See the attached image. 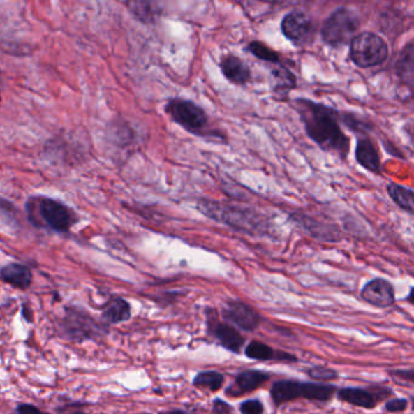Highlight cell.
<instances>
[{"label": "cell", "mask_w": 414, "mask_h": 414, "mask_svg": "<svg viewBox=\"0 0 414 414\" xmlns=\"http://www.w3.org/2000/svg\"><path fill=\"white\" fill-rule=\"evenodd\" d=\"M293 106L303 121L307 136L320 149L340 158L348 157L350 140L340 128L339 112L307 98H297Z\"/></svg>", "instance_id": "cell-1"}, {"label": "cell", "mask_w": 414, "mask_h": 414, "mask_svg": "<svg viewBox=\"0 0 414 414\" xmlns=\"http://www.w3.org/2000/svg\"><path fill=\"white\" fill-rule=\"evenodd\" d=\"M28 218L36 226L47 228L55 232L66 233L78 223L75 210L62 202L44 195L29 198L26 205Z\"/></svg>", "instance_id": "cell-2"}, {"label": "cell", "mask_w": 414, "mask_h": 414, "mask_svg": "<svg viewBox=\"0 0 414 414\" xmlns=\"http://www.w3.org/2000/svg\"><path fill=\"white\" fill-rule=\"evenodd\" d=\"M198 209L210 219L225 223L243 232H261L266 228L260 216L249 209L205 200L198 203Z\"/></svg>", "instance_id": "cell-3"}, {"label": "cell", "mask_w": 414, "mask_h": 414, "mask_svg": "<svg viewBox=\"0 0 414 414\" xmlns=\"http://www.w3.org/2000/svg\"><path fill=\"white\" fill-rule=\"evenodd\" d=\"M108 325L95 320L83 309L68 306L65 309V315L59 322V328L62 337L73 343H83L87 340H95L108 334Z\"/></svg>", "instance_id": "cell-4"}, {"label": "cell", "mask_w": 414, "mask_h": 414, "mask_svg": "<svg viewBox=\"0 0 414 414\" xmlns=\"http://www.w3.org/2000/svg\"><path fill=\"white\" fill-rule=\"evenodd\" d=\"M337 391L334 385L303 383L297 380H281L271 387V397L276 406L283 405L297 399L312 401H327L333 397Z\"/></svg>", "instance_id": "cell-5"}, {"label": "cell", "mask_w": 414, "mask_h": 414, "mask_svg": "<svg viewBox=\"0 0 414 414\" xmlns=\"http://www.w3.org/2000/svg\"><path fill=\"white\" fill-rule=\"evenodd\" d=\"M387 43L376 33H360L350 42V59L361 68L380 66L387 61Z\"/></svg>", "instance_id": "cell-6"}, {"label": "cell", "mask_w": 414, "mask_h": 414, "mask_svg": "<svg viewBox=\"0 0 414 414\" xmlns=\"http://www.w3.org/2000/svg\"><path fill=\"white\" fill-rule=\"evenodd\" d=\"M361 26L360 17L353 10L339 8L334 10L322 26L323 42L337 47L351 42Z\"/></svg>", "instance_id": "cell-7"}, {"label": "cell", "mask_w": 414, "mask_h": 414, "mask_svg": "<svg viewBox=\"0 0 414 414\" xmlns=\"http://www.w3.org/2000/svg\"><path fill=\"white\" fill-rule=\"evenodd\" d=\"M165 111L172 121L195 135H202L208 126V117L193 101L175 98L169 100Z\"/></svg>", "instance_id": "cell-8"}, {"label": "cell", "mask_w": 414, "mask_h": 414, "mask_svg": "<svg viewBox=\"0 0 414 414\" xmlns=\"http://www.w3.org/2000/svg\"><path fill=\"white\" fill-rule=\"evenodd\" d=\"M282 33L294 45H304L311 39L313 24L311 19L303 11L293 10L284 16L281 24Z\"/></svg>", "instance_id": "cell-9"}, {"label": "cell", "mask_w": 414, "mask_h": 414, "mask_svg": "<svg viewBox=\"0 0 414 414\" xmlns=\"http://www.w3.org/2000/svg\"><path fill=\"white\" fill-rule=\"evenodd\" d=\"M392 394V390L385 387H371L369 389L344 387L339 390L338 396L340 400L350 405L362 408H374L380 401L385 400Z\"/></svg>", "instance_id": "cell-10"}, {"label": "cell", "mask_w": 414, "mask_h": 414, "mask_svg": "<svg viewBox=\"0 0 414 414\" xmlns=\"http://www.w3.org/2000/svg\"><path fill=\"white\" fill-rule=\"evenodd\" d=\"M223 317L230 326L242 331H256L260 325V315L251 305L242 302H228L223 309Z\"/></svg>", "instance_id": "cell-11"}, {"label": "cell", "mask_w": 414, "mask_h": 414, "mask_svg": "<svg viewBox=\"0 0 414 414\" xmlns=\"http://www.w3.org/2000/svg\"><path fill=\"white\" fill-rule=\"evenodd\" d=\"M361 297L366 303L380 309L390 307L395 304V290L387 279H374L369 281L363 287Z\"/></svg>", "instance_id": "cell-12"}, {"label": "cell", "mask_w": 414, "mask_h": 414, "mask_svg": "<svg viewBox=\"0 0 414 414\" xmlns=\"http://www.w3.org/2000/svg\"><path fill=\"white\" fill-rule=\"evenodd\" d=\"M270 379V374L261 371H246V372L239 373L235 383L231 387L226 390V395L228 396H242L251 391L256 390L260 387L264 383Z\"/></svg>", "instance_id": "cell-13"}, {"label": "cell", "mask_w": 414, "mask_h": 414, "mask_svg": "<svg viewBox=\"0 0 414 414\" xmlns=\"http://www.w3.org/2000/svg\"><path fill=\"white\" fill-rule=\"evenodd\" d=\"M220 68L225 78L230 80L231 83L242 85L251 80V68L244 64V61L241 57L233 54L223 56V59L220 61Z\"/></svg>", "instance_id": "cell-14"}, {"label": "cell", "mask_w": 414, "mask_h": 414, "mask_svg": "<svg viewBox=\"0 0 414 414\" xmlns=\"http://www.w3.org/2000/svg\"><path fill=\"white\" fill-rule=\"evenodd\" d=\"M0 279L21 290H27L33 281L32 270L19 263H11L0 269Z\"/></svg>", "instance_id": "cell-15"}, {"label": "cell", "mask_w": 414, "mask_h": 414, "mask_svg": "<svg viewBox=\"0 0 414 414\" xmlns=\"http://www.w3.org/2000/svg\"><path fill=\"white\" fill-rule=\"evenodd\" d=\"M244 354L248 359L258 361H281V362H295L297 357L293 355L272 349L269 345L259 340H253L246 346Z\"/></svg>", "instance_id": "cell-16"}, {"label": "cell", "mask_w": 414, "mask_h": 414, "mask_svg": "<svg viewBox=\"0 0 414 414\" xmlns=\"http://www.w3.org/2000/svg\"><path fill=\"white\" fill-rule=\"evenodd\" d=\"M212 334L219 341L220 345L233 354H239L244 346L246 339L235 327L226 323L212 325Z\"/></svg>", "instance_id": "cell-17"}, {"label": "cell", "mask_w": 414, "mask_h": 414, "mask_svg": "<svg viewBox=\"0 0 414 414\" xmlns=\"http://www.w3.org/2000/svg\"><path fill=\"white\" fill-rule=\"evenodd\" d=\"M355 157L360 165L369 172H380V158L372 140L366 136H360L355 149Z\"/></svg>", "instance_id": "cell-18"}, {"label": "cell", "mask_w": 414, "mask_h": 414, "mask_svg": "<svg viewBox=\"0 0 414 414\" xmlns=\"http://www.w3.org/2000/svg\"><path fill=\"white\" fill-rule=\"evenodd\" d=\"M103 320L108 325H119L131 317V304L121 297H113L101 306Z\"/></svg>", "instance_id": "cell-19"}, {"label": "cell", "mask_w": 414, "mask_h": 414, "mask_svg": "<svg viewBox=\"0 0 414 414\" xmlns=\"http://www.w3.org/2000/svg\"><path fill=\"white\" fill-rule=\"evenodd\" d=\"M126 5L131 14L134 15V17L144 24H154L161 15V8L157 3L129 1Z\"/></svg>", "instance_id": "cell-20"}, {"label": "cell", "mask_w": 414, "mask_h": 414, "mask_svg": "<svg viewBox=\"0 0 414 414\" xmlns=\"http://www.w3.org/2000/svg\"><path fill=\"white\" fill-rule=\"evenodd\" d=\"M387 193L395 205H399L401 209L406 210L407 213H414V193L411 188L401 186L397 184H390L387 186Z\"/></svg>", "instance_id": "cell-21"}, {"label": "cell", "mask_w": 414, "mask_h": 414, "mask_svg": "<svg viewBox=\"0 0 414 414\" xmlns=\"http://www.w3.org/2000/svg\"><path fill=\"white\" fill-rule=\"evenodd\" d=\"M397 75L404 83L412 89L413 83V45L410 43L401 54L397 62Z\"/></svg>", "instance_id": "cell-22"}, {"label": "cell", "mask_w": 414, "mask_h": 414, "mask_svg": "<svg viewBox=\"0 0 414 414\" xmlns=\"http://www.w3.org/2000/svg\"><path fill=\"white\" fill-rule=\"evenodd\" d=\"M271 75H272V82H274V89L279 93L281 91L287 93L289 90H293L297 85L295 75L284 66L279 65L277 68L272 71Z\"/></svg>", "instance_id": "cell-23"}, {"label": "cell", "mask_w": 414, "mask_h": 414, "mask_svg": "<svg viewBox=\"0 0 414 414\" xmlns=\"http://www.w3.org/2000/svg\"><path fill=\"white\" fill-rule=\"evenodd\" d=\"M225 382V377L223 373L216 372V371H207V372H200L195 376L193 379V385L195 387H202V389H208L210 391H218L223 387Z\"/></svg>", "instance_id": "cell-24"}, {"label": "cell", "mask_w": 414, "mask_h": 414, "mask_svg": "<svg viewBox=\"0 0 414 414\" xmlns=\"http://www.w3.org/2000/svg\"><path fill=\"white\" fill-rule=\"evenodd\" d=\"M247 50L251 52V55L256 56V59H259V60L270 62V64H274V65H279L281 64V56H279V52L272 50L271 47L265 45L264 43H249Z\"/></svg>", "instance_id": "cell-25"}, {"label": "cell", "mask_w": 414, "mask_h": 414, "mask_svg": "<svg viewBox=\"0 0 414 414\" xmlns=\"http://www.w3.org/2000/svg\"><path fill=\"white\" fill-rule=\"evenodd\" d=\"M340 121H343L350 131L361 134L362 136H366L368 131L372 129L367 121H362V119H360L359 117L350 114V113H343V114L340 113Z\"/></svg>", "instance_id": "cell-26"}, {"label": "cell", "mask_w": 414, "mask_h": 414, "mask_svg": "<svg viewBox=\"0 0 414 414\" xmlns=\"http://www.w3.org/2000/svg\"><path fill=\"white\" fill-rule=\"evenodd\" d=\"M307 374L317 382H331L338 378V372L327 366H313L307 369Z\"/></svg>", "instance_id": "cell-27"}, {"label": "cell", "mask_w": 414, "mask_h": 414, "mask_svg": "<svg viewBox=\"0 0 414 414\" xmlns=\"http://www.w3.org/2000/svg\"><path fill=\"white\" fill-rule=\"evenodd\" d=\"M239 411L242 414H263L264 406L259 400H248L243 402Z\"/></svg>", "instance_id": "cell-28"}, {"label": "cell", "mask_w": 414, "mask_h": 414, "mask_svg": "<svg viewBox=\"0 0 414 414\" xmlns=\"http://www.w3.org/2000/svg\"><path fill=\"white\" fill-rule=\"evenodd\" d=\"M407 406H408V401L406 400V399H394V400L387 402V406H385V410L387 412L396 413V412L405 411L407 408Z\"/></svg>", "instance_id": "cell-29"}, {"label": "cell", "mask_w": 414, "mask_h": 414, "mask_svg": "<svg viewBox=\"0 0 414 414\" xmlns=\"http://www.w3.org/2000/svg\"><path fill=\"white\" fill-rule=\"evenodd\" d=\"M212 414H233L232 407L226 404L225 401L216 399V400L213 401Z\"/></svg>", "instance_id": "cell-30"}, {"label": "cell", "mask_w": 414, "mask_h": 414, "mask_svg": "<svg viewBox=\"0 0 414 414\" xmlns=\"http://www.w3.org/2000/svg\"><path fill=\"white\" fill-rule=\"evenodd\" d=\"M83 404H80V402H75V404H71V405H66L64 407H60L57 412L59 414H87L84 412L83 408L84 407Z\"/></svg>", "instance_id": "cell-31"}, {"label": "cell", "mask_w": 414, "mask_h": 414, "mask_svg": "<svg viewBox=\"0 0 414 414\" xmlns=\"http://www.w3.org/2000/svg\"><path fill=\"white\" fill-rule=\"evenodd\" d=\"M391 377L392 378H401L402 380H405V383H410V384H413L414 380V372L413 369H408V371H404V369H401V371H394V372H391Z\"/></svg>", "instance_id": "cell-32"}, {"label": "cell", "mask_w": 414, "mask_h": 414, "mask_svg": "<svg viewBox=\"0 0 414 414\" xmlns=\"http://www.w3.org/2000/svg\"><path fill=\"white\" fill-rule=\"evenodd\" d=\"M13 414H42V412L38 410L36 406L21 404L15 408Z\"/></svg>", "instance_id": "cell-33"}, {"label": "cell", "mask_w": 414, "mask_h": 414, "mask_svg": "<svg viewBox=\"0 0 414 414\" xmlns=\"http://www.w3.org/2000/svg\"><path fill=\"white\" fill-rule=\"evenodd\" d=\"M21 315L24 317V320L27 322H32L33 321V312L31 310V307L27 306V305H24L22 306V310H21Z\"/></svg>", "instance_id": "cell-34"}, {"label": "cell", "mask_w": 414, "mask_h": 414, "mask_svg": "<svg viewBox=\"0 0 414 414\" xmlns=\"http://www.w3.org/2000/svg\"><path fill=\"white\" fill-rule=\"evenodd\" d=\"M161 414H188L186 412H184V411L180 410H174V411H169V412H163V413Z\"/></svg>", "instance_id": "cell-35"}, {"label": "cell", "mask_w": 414, "mask_h": 414, "mask_svg": "<svg viewBox=\"0 0 414 414\" xmlns=\"http://www.w3.org/2000/svg\"><path fill=\"white\" fill-rule=\"evenodd\" d=\"M140 414H149V413H140Z\"/></svg>", "instance_id": "cell-36"}]
</instances>
